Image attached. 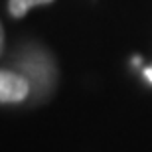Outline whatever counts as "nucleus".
<instances>
[{"label": "nucleus", "instance_id": "7ed1b4c3", "mask_svg": "<svg viewBox=\"0 0 152 152\" xmlns=\"http://www.w3.org/2000/svg\"><path fill=\"white\" fill-rule=\"evenodd\" d=\"M2 48H4V30H2V24H0V53H2Z\"/></svg>", "mask_w": 152, "mask_h": 152}, {"label": "nucleus", "instance_id": "20e7f679", "mask_svg": "<svg viewBox=\"0 0 152 152\" xmlns=\"http://www.w3.org/2000/svg\"><path fill=\"white\" fill-rule=\"evenodd\" d=\"M144 77L148 79V81H150L152 83V67H148V69H144Z\"/></svg>", "mask_w": 152, "mask_h": 152}, {"label": "nucleus", "instance_id": "f03ea898", "mask_svg": "<svg viewBox=\"0 0 152 152\" xmlns=\"http://www.w3.org/2000/svg\"><path fill=\"white\" fill-rule=\"evenodd\" d=\"M53 0H10L8 2V10L14 18H22L26 16V12L34 6H42V4H51Z\"/></svg>", "mask_w": 152, "mask_h": 152}, {"label": "nucleus", "instance_id": "f257e3e1", "mask_svg": "<svg viewBox=\"0 0 152 152\" xmlns=\"http://www.w3.org/2000/svg\"><path fill=\"white\" fill-rule=\"evenodd\" d=\"M30 93L26 77L12 71H0V103H18L24 101Z\"/></svg>", "mask_w": 152, "mask_h": 152}]
</instances>
